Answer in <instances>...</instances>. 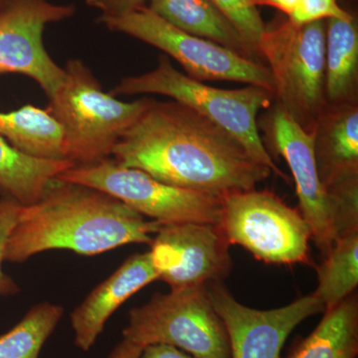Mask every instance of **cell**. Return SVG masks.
<instances>
[{"label": "cell", "instance_id": "83f0119b", "mask_svg": "<svg viewBox=\"0 0 358 358\" xmlns=\"http://www.w3.org/2000/svg\"><path fill=\"white\" fill-rule=\"evenodd\" d=\"M143 346L122 338V343L115 346L109 358H140Z\"/></svg>", "mask_w": 358, "mask_h": 358}, {"label": "cell", "instance_id": "9a60e30c", "mask_svg": "<svg viewBox=\"0 0 358 358\" xmlns=\"http://www.w3.org/2000/svg\"><path fill=\"white\" fill-rule=\"evenodd\" d=\"M313 131L324 185L358 178V103L327 105Z\"/></svg>", "mask_w": 358, "mask_h": 358}, {"label": "cell", "instance_id": "ba28073f", "mask_svg": "<svg viewBox=\"0 0 358 358\" xmlns=\"http://www.w3.org/2000/svg\"><path fill=\"white\" fill-rule=\"evenodd\" d=\"M99 21L112 31L124 33L159 49L178 61L193 79L238 82L274 93L272 74L263 62L181 31L147 6L122 15H102Z\"/></svg>", "mask_w": 358, "mask_h": 358}, {"label": "cell", "instance_id": "4316f807", "mask_svg": "<svg viewBox=\"0 0 358 358\" xmlns=\"http://www.w3.org/2000/svg\"><path fill=\"white\" fill-rule=\"evenodd\" d=\"M140 358H195L173 345H150L143 348Z\"/></svg>", "mask_w": 358, "mask_h": 358}, {"label": "cell", "instance_id": "ffe728a7", "mask_svg": "<svg viewBox=\"0 0 358 358\" xmlns=\"http://www.w3.org/2000/svg\"><path fill=\"white\" fill-rule=\"evenodd\" d=\"M324 313L315 331L294 346L289 358L357 357V296L352 294Z\"/></svg>", "mask_w": 358, "mask_h": 358}, {"label": "cell", "instance_id": "44dd1931", "mask_svg": "<svg viewBox=\"0 0 358 358\" xmlns=\"http://www.w3.org/2000/svg\"><path fill=\"white\" fill-rule=\"evenodd\" d=\"M319 286L313 296L324 312L352 296L358 284V230L338 238L317 268Z\"/></svg>", "mask_w": 358, "mask_h": 358}, {"label": "cell", "instance_id": "4fadbf2b", "mask_svg": "<svg viewBox=\"0 0 358 358\" xmlns=\"http://www.w3.org/2000/svg\"><path fill=\"white\" fill-rule=\"evenodd\" d=\"M206 287L227 331L231 358H280L292 331L312 315L324 313V305L313 294L285 307L263 310L242 305L221 282Z\"/></svg>", "mask_w": 358, "mask_h": 358}, {"label": "cell", "instance_id": "484cf974", "mask_svg": "<svg viewBox=\"0 0 358 358\" xmlns=\"http://www.w3.org/2000/svg\"><path fill=\"white\" fill-rule=\"evenodd\" d=\"M150 0H86L89 6L102 11L103 16H117L145 6Z\"/></svg>", "mask_w": 358, "mask_h": 358}, {"label": "cell", "instance_id": "8fae6325", "mask_svg": "<svg viewBox=\"0 0 358 358\" xmlns=\"http://www.w3.org/2000/svg\"><path fill=\"white\" fill-rule=\"evenodd\" d=\"M75 14L72 4L48 0H1L0 2V74L13 73L29 77L46 96L55 92L64 78L49 55L43 42L49 23L67 20Z\"/></svg>", "mask_w": 358, "mask_h": 358}, {"label": "cell", "instance_id": "d4e9b609", "mask_svg": "<svg viewBox=\"0 0 358 358\" xmlns=\"http://www.w3.org/2000/svg\"><path fill=\"white\" fill-rule=\"evenodd\" d=\"M339 0H300L288 20L296 25L308 24L315 21L331 18L345 20L352 16L339 6Z\"/></svg>", "mask_w": 358, "mask_h": 358}, {"label": "cell", "instance_id": "277c9868", "mask_svg": "<svg viewBox=\"0 0 358 358\" xmlns=\"http://www.w3.org/2000/svg\"><path fill=\"white\" fill-rule=\"evenodd\" d=\"M110 94L162 95L183 103L234 136L254 159L288 180L259 134V113L270 108L275 99L274 93L267 89L251 85L235 90L215 88L183 74L164 55L154 70L122 78Z\"/></svg>", "mask_w": 358, "mask_h": 358}, {"label": "cell", "instance_id": "7a4b0ae2", "mask_svg": "<svg viewBox=\"0 0 358 358\" xmlns=\"http://www.w3.org/2000/svg\"><path fill=\"white\" fill-rule=\"evenodd\" d=\"M160 226L108 193L55 178L39 200L20 206L4 259L23 263L49 250L94 256L124 245H150Z\"/></svg>", "mask_w": 358, "mask_h": 358}, {"label": "cell", "instance_id": "8992f818", "mask_svg": "<svg viewBox=\"0 0 358 358\" xmlns=\"http://www.w3.org/2000/svg\"><path fill=\"white\" fill-rule=\"evenodd\" d=\"M122 336L143 348L162 343L195 358H231L227 331L206 286L155 294L129 312Z\"/></svg>", "mask_w": 358, "mask_h": 358}, {"label": "cell", "instance_id": "52a82bcc", "mask_svg": "<svg viewBox=\"0 0 358 358\" xmlns=\"http://www.w3.org/2000/svg\"><path fill=\"white\" fill-rule=\"evenodd\" d=\"M56 178L108 193L143 217L162 225L220 223L222 197L169 185L141 169L121 166L114 159L75 166Z\"/></svg>", "mask_w": 358, "mask_h": 358}, {"label": "cell", "instance_id": "7402d4cb", "mask_svg": "<svg viewBox=\"0 0 358 358\" xmlns=\"http://www.w3.org/2000/svg\"><path fill=\"white\" fill-rule=\"evenodd\" d=\"M63 315V308L50 303L34 306L22 320L0 336V358H39Z\"/></svg>", "mask_w": 358, "mask_h": 358}, {"label": "cell", "instance_id": "3957f363", "mask_svg": "<svg viewBox=\"0 0 358 358\" xmlns=\"http://www.w3.org/2000/svg\"><path fill=\"white\" fill-rule=\"evenodd\" d=\"M48 99L45 109L60 124L65 159L75 166H91L110 159L117 141L155 101L141 98L122 102L106 93L79 59L68 61L62 82Z\"/></svg>", "mask_w": 358, "mask_h": 358}, {"label": "cell", "instance_id": "e0dca14e", "mask_svg": "<svg viewBox=\"0 0 358 358\" xmlns=\"http://www.w3.org/2000/svg\"><path fill=\"white\" fill-rule=\"evenodd\" d=\"M327 105L357 103L358 27L357 18L326 20Z\"/></svg>", "mask_w": 358, "mask_h": 358}, {"label": "cell", "instance_id": "f546056e", "mask_svg": "<svg viewBox=\"0 0 358 358\" xmlns=\"http://www.w3.org/2000/svg\"><path fill=\"white\" fill-rule=\"evenodd\" d=\"M1 194H3V192H2L1 188H0V196H1Z\"/></svg>", "mask_w": 358, "mask_h": 358}, {"label": "cell", "instance_id": "5bb4252c", "mask_svg": "<svg viewBox=\"0 0 358 358\" xmlns=\"http://www.w3.org/2000/svg\"><path fill=\"white\" fill-rule=\"evenodd\" d=\"M159 279L150 251L127 259L71 313L75 345L89 352L110 315L134 294Z\"/></svg>", "mask_w": 358, "mask_h": 358}, {"label": "cell", "instance_id": "cb8c5ba5", "mask_svg": "<svg viewBox=\"0 0 358 358\" xmlns=\"http://www.w3.org/2000/svg\"><path fill=\"white\" fill-rule=\"evenodd\" d=\"M20 206L16 200L6 194L0 197V296H13L20 292V287L4 272L2 265L6 261L7 240L17 220Z\"/></svg>", "mask_w": 358, "mask_h": 358}, {"label": "cell", "instance_id": "ac0fdd59", "mask_svg": "<svg viewBox=\"0 0 358 358\" xmlns=\"http://www.w3.org/2000/svg\"><path fill=\"white\" fill-rule=\"evenodd\" d=\"M73 166L68 159L26 155L0 136V188L21 206L39 200L51 181Z\"/></svg>", "mask_w": 358, "mask_h": 358}, {"label": "cell", "instance_id": "30bf717a", "mask_svg": "<svg viewBox=\"0 0 358 358\" xmlns=\"http://www.w3.org/2000/svg\"><path fill=\"white\" fill-rule=\"evenodd\" d=\"M258 126L272 150L288 164L296 183L301 215L310 226L312 239L326 257L343 231L338 202L320 176L313 131L303 129L278 103L268 108Z\"/></svg>", "mask_w": 358, "mask_h": 358}, {"label": "cell", "instance_id": "d6986e66", "mask_svg": "<svg viewBox=\"0 0 358 358\" xmlns=\"http://www.w3.org/2000/svg\"><path fill=\"white\" fill-rule=\"evenodd\" d=\"M0 136L31 157L65 159L64 136L60 124L46 109L25 105L0 112Z\"/></svg>", "mask_w": 358, "mask_h": 358}, {"label": "cell", "instance_id": "9c48e42d", "mask_svg": "<svg viewBox=\"0 0 358 358\" xmlns=\"http://www.w3.org/2000/svg\"><path fill=\"white\" fill-rule=\"evenodd\" d=\"M221 230L228 243L277 265L308 263L310 226L300 211L273 192L251 189L222 197Z\"/></svg>", "mask_w": 358, "mask_h": 358}, {"label": "cell", "instance_id": "2e32d148", "mask_svg": "<svg viewBox=\"0 0 358 358\" xmlns=\"http://www.w3.org/2000/svg\"><path fill=\"white\" fill-rule=\"evenodd\" d=\"M148 8L181 31L261 62L229 18L211 0H150Z\"/></svg>", "mask_w": 358, "mask_h": 358}, {"label": "cell", "instance_id": "6da1fadb", "mask_svg": "<svg viewBox=\"0 0 358 358\" xmlns=\"http://www.w3.org/2000/svg\"><path fill=\"white\" fill-rule=\"evenodd\" d=\"M112 157L169 185L223 197L255 189L272 173L229 133L176 102L154 101Z\"/></svg>", "mask_w": 358, "mask_h": 358}, {"label": "cell", "instance_id": "603a6c76", "mask_svg": "<svg viewBox=\"0 0 358 358\" xmlns=\"http://www.w3.org/2000/svg\"><path fill=\"white\" fill-rule=\"evenodd\" d=\"M237 28L246 43L261 59L259 44L265 31L258 7L251 0H211Z\"/></svg>", "mask_w": 358, "mask_h": 358}, {"label": "cell", "instance_id": "4dcf8cb0", "mask_svg": "<svg viewBox=\"0 0 358 358\" xmlns=\"http://www.w3.org/2000/svg\"><path fill=\"white\" fill-rule=\"evenodd\" d=\"M0 2H1V0H0Z\"/></svg>", "mask_w": 358, "mask_h": 358}, {"label": "cell", "instance_id": "7c38bea8", "mask_svg": "<svg viewBox=\"0 0 358 358\" xmlns=\"http://www.w3.org/2000/svg\"><path fill=\"white\" fill-rule=\"evenodd\" d=\"M229 246L219 225L176 223L160 226L150 252L159 280L178 289L220 282L232 266Z\"/></svg>", "mask_w": 358, "mask_h": 358}, {"label": "cell", "instance_id": "f1b7e54d", "mask_svg": "<svg viewBox=\"0 0 358 358\" xmlns=\"http://www.w3.org/2000/svg\"><path fill=\"white\" fill-rule=\"evenodd\" d=\"M251 1L256 7L261 6L274 7L289 17L298 6L300 0H251Z\"/></svg>", "mask_w": 358, "mask_h": 358}, {"label": "cell", "instance_id": "5b68a950", "mask_svg": "<svg viewBox=\"0 0 358 358\" xmlns=\"http://www.w3.org/2000/svg\"><path fill=\"white\" fill-rule=\"evenodd\" d=\"M326 20L266 25L259 52L274 81L275 103L308 131L326 108Z\"/></svg>", "mask_w": 358, "mask_h": 358}]
</instances>
